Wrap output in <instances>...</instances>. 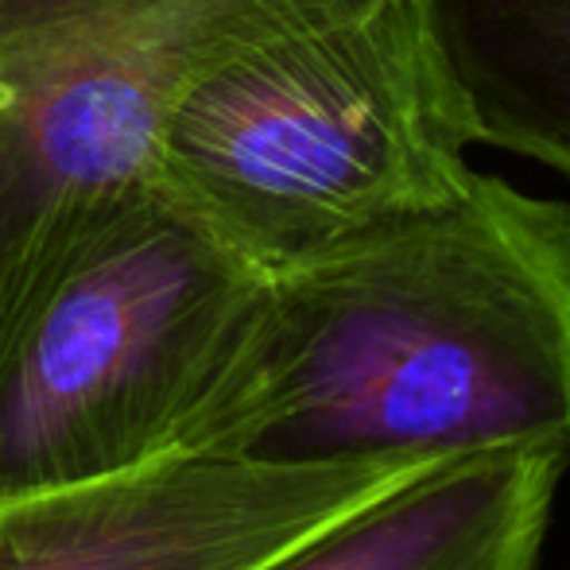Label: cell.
<instances>
[{
	"mask_svg": "<svg viewBox=\"0 0 570 570\" xmlns=\"http://www.w3.org/2000/svg\"><path fill=\"white\" fill-rule=\"evenodd\" d=\"M570 446V203H458L268 276L198 451L446 462Z\"/></svg>",
	"mask_w": 570,
	"mask_h": 570,
	"instance_id": "obj_1",
	"label": "cell"
},
{
	"mask_svg": "<svg viewBox=\"0 0 570 570\" xmlns=\"http://www.w3.org/2000/svg\"><path fill=\"white\" fill-rule=\"evenodd\" d=\"M470 144L415 0H368L206 75L151 179L276 276L458 203Z\"/></svg>",
	"mask_w": 570,
	"mask_h": 570,
	"instance_id": "obj_2",
	"label": "cell"
},
{
	"mask_svg": "<svg viewBox=\"0 0 570 570\" xmlns=\"http://www.w3.org/2000/svg\"><path fill=\"white\" fill-rule=\"evenodd\" d=\"M368 0H0V345L233 55Z\"/></svg>",
	"mask_w": 570,
	"mask_h": 570,
	"instance_id": "obj_4",
	"label": "cell"
},
{
	"mask_svg": "<svg viewBox=\"0 0 570 570\" xmlns=\"http://www.w3.org/2000/svg\"><path fill=\"white\" fill-rule=\"evenodd\" d=\"M570 446L446 458L261 570H540Z\"/></svg>",
	"mask_w": 570,
	"mask_h": 570,
	"instance_id": "obj_6",
	"label": "cell"
},
{
	"mask_svg": "<svg viewBox=\"0 0 570 570\" xmlns=\"http://www.w3.org/2000/svg\"><path fill=\"white\" fill-rule=\"evenodd\" d=\"M428 465L159 454L0 501V570H261Z\"/></svg>",
	"mask_w": 570,
	"mask_h": 570,
	"instance_id": "obj_5",
	"label": "cell"
},
{
	"mask_svg": "<svg viewBox=\"0 0 570 570\" xmlns=\"http://www.w3.org/2000/svg\"><path fill=\"white\" fill-rule=\"evenodd\" d=\"M473 144L570 175V0H415Z\"/></svg>",
	"mask_w": 570,
	"mask_h": 570,
	"instance_id": "obj_7",
	"label": "cell"
},
{
	"mask_svg": "<svg viewBox=\"0 0 570 570\" xmlns=\"http://www.w3.org/2000/svg\"><path fill=\"white\" fill-rule=\"evenodd\" d=\"M264 284L156 179L136 190L0 345V501L198 451Z\"/></svg>",
	"mask_w": 570,
	"mask_h": 570,
	"instance_id": "obj_3",
	"label": "cell"
}]
</instances>
